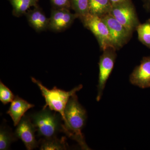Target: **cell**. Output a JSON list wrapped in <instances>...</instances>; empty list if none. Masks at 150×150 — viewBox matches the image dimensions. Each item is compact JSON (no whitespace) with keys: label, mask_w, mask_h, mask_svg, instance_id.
Listing matches in <instances>:
<instances>
[{"label":"cell","mask_w":150,"mask_h":150,"mask_svg":"<svg viewBox=\"0 0 150 150\" xmlns=\"http://www.w3.org/2000/svg\"><path fill=\"white\" fill-rule=\"evenodd\" d=\"M110 14L132 33L140 23L131 0L112 5Z\"/></svg>","instance_id":"obj_5"},{"label":"cell","mask_w":150,"mask_h":150,"mask_svg":"<svg viewBox=\"0 0 150 150\" xmlns=\"http://www.w3.org/2000/svg\"><path fill=\"white\" fill-rule=\"evenodd\" d=\"M34 106V105L30 103L18 96H16L12 102H11L10 107L7 113L9 115L12 119L14 126H16L25 112Z\"/></svg>","instance_id":"obj_12"},{"label":"cell","mask_w":150,"mask_h":150,"mask_svg":"<svg viewBox=\"0 0 150 150\" xmlns=\"http://www.w3.org/2000/svg\"><path fill=\"white\" fill-rule=\"evenodd\" d=\"M130 1V0H110V2L112 4V5L116 4H120L127 1Z\"/></svg>","instance_id":"obj_22"},{"label":"cell","mask_w":150,"mask_h":150,"mask_svg":"<svg viewBox=\"0 0 150 150\" xmlns=\"http://www.w3.org/2000/svg\"><path fill=\"white\" fill-rule=\"evenodd\" d=\"M39 137L43 138L57 137L63 132V119L59 113L46 108L30 115Z\"/></svg>","instance_id":"obj_2"},{"label":"cell","mask_w":150,"mask_h":150,"mask_svg":"<svg viewBox=\"0 0 150 150\" xmlns=\"http://www.w3.org/2000/svg\"><path fill=\"white\" fill-rule=\"evenodd\" d=\"M52 8L71 9V0H50Z\"/></svg>","instance_id":"obj_20"},{"label":"cell","mask_w":150,"mask_h":150,"mask_svg":"<svg viewBox=\"0 0 150 150\" xmlns=\"http://www.w3.org/2000/svg\"><path fill=\"white\" fill-rule=\"evenodd\" d=\"M79 18L84 26L96 37L102 51L109 47H113L108 27L101 18L88 13Z\"/></svg>","instance_id":"obj_4"},{"label":"cell","mask_w":150,"mask_h":150,"mask_svg":"<svg viewBox=\"0 0 150 150\" xmlns=\"http://www.w3.org/2000/svg\"><path fill=\"white\" fill-rule=\"evenodd\" d=\"M15 96L6 85L1 81L0 82V100L3 104L6 105L12 102Z\"/></svg>","instance_id":"obj_19"},{"label":"cell","mask_w":150,"mask_h":150,"mask_svg":"<svg viewBox=\"0 0 150 150\" xmlns=\"http://www.w3.org/2000/svg\"><path fill=\"white\" fill-rule=\"evenodd\" d=\"M131 84L142 88L150 87V56L143 57L139 66L135 67L130 75Z\"/></svg>","instance_id":"obj_10"},{"label":"cell","mask_w":150,"mask_h":150,"mask_svg":"<svg viewBox=\"0 0 150 150\" xmlns=\"http://www.w3.org/2000/svg\"><path fill=\"white\" fill-rule=\"evenodd\" d=\"M13 7V15L19 17L25 15L30 8L38 6L39 0H8Z\"/></svg>","instance_id":"obj_15"},{"label":"cell","mask_w":150,"mask_h":150,"mask_svg":"<svg viewBox=\"0 0 150 150\" xmlns=\"http://www.w3.org/2000/svg\"><path fill=\"white\" fill-rule=\"evenodd\" d=\"M116 50L113 47H108L103 51V53L100 58L98 95L96 97L98 101H99L101 99L106 82L113 70L117 56Z\"/></svg>","instance_id":"obj_6"},{"label":"cell","mask_w":150,"mask_h":150,"mask_svg":"<svg viewBox=\"0 0 150 150\" xmlns=\"http://www.w3.org/2000/svg\"><path fill=\"white\" fill-rule=\"evenodd\" d=\"M136 30L138 33L139 40L150 48V18L143 24L140 23Z\"/></svg>","instance_id":"obj_17"},{"label":"cell","mask_w":150,"mask_h":150,"mask_svg":"<svg viewBox=\"0 0 150 150\" xmlns=\"http://www.w3.org/2000/svg\"><path fill=\"white\" fill-rule=\"evenodd\" d=\"M31 80L39 87L45 100L46 104L43 109L48 108L50 110L59 113L64 121L65 109L67 103L71 96L82 88V85H79L70 91H67L58 88L56 86L52 89H48L43 85L40 81L35 78L31 77Z\"/></svg>","instance_id":"obj_3"},{"label":"cell","mask_w":150,"mask_h":150,"mask_svg":"<svg viewBox=\"0 0 150 150\" xmlns=\"http://www.w3.org/2000/svg\"><path fill=\"white\" fill-rule=\"evenodd\" d=\"M71 9L79 18L89 13V0H71Z\"/></svg>","instance_id":"obj_18"},{"label":"cell","mask_w":150,"mask_h":150,"mask_svg":"<svg viewBox=\"0 0 150 150\" xmlns=\"http://www.w3.org/2000/svg\"><path fill=\"white\" fill-rule=\"evenodd\" d=\"M39 145L40 150H64L69 148L65 137L61 139L57 137L41 139L39 141Z\"/></svg>","instance_id":"obj_13"},{"label":"cell","mask_w":150,"mask_h":150,"mask_svg":"<svg viewBox=\"0 0 150 150\" xmlns=\"http://www.w3.org/2000/svg\"><path fill=\"white\" fill-rule=\"evenodd\" d=\"M35 132L30 115H24L17 126L14 134L17 139L22 141L28 150H32L39 146V142L35 139Z\"/></svg>","instance_id":"obj_8"},{"label":"cell","mask_w":150,"mask_h":150,"mask_svg":"<svg viewBox=\"0 0 150 150\" xmlns=\"http://www.w3.org/2000/svg\"><path fill=\"white\" fill-rule=\"evenodd\" d=\"M144 3V8L147 11L150 12V0H142Z\"/></svg>","instance_id":"obj_21"},{"label":"cell","mask_w":150,"mask_h":150,"mask_svg":"<svg viewBox=\"0 0 150 150\" xmlns=\"http://www.w3.org/2000/svg\"><path fill=\"white\" fill-rule=\"evenodd\" d=\"M63 133L77 142L83 150H90L82 131L87 119L86 111L78 100L76 94L70 97L64 111Z\"/></svg>","instance_id":"obj_1"},{"label":"cell","mask_w":150,"mask_h":150,"mask_svg":"<svg viewBox=\"0 0 150 150\" xmlns=\"http://www.w3.org/2000/svg\"><path fill=\"white\" fill-rule=\"evenodd\" d=\"M66 8H54L51 10L49 18L48 29L55 32H61L69 28L75 19L79 18L76 13Z\"/></svg>","instance_id":"obj_9"},{"label":"cell","mask_w":150,"mask_h":150,"mask_svg":"<svg viewBox=\"0 0 150 150\" xmlns=\"http://www.w3.org/2000/svg\"><path fill=\"white\" fill-rule=\"evenodd\" d=\"M17 138L14 133H13L10 128L6 126H1L0 129V150H6L9 149L13 142Z\"/></svg>","instance_id":"obj_16"},{"label":"cell","mask_w":150,"mask_h":150,"mask_svg":"<svg viewBox=\"0 0 150 150\" xmlns=\"http://www.w3.org/2000/svg\"><path fill=\"white\" fill-rule=\"evenodd\" d=\"M102 18L109 29L112 46L116 50H119L130 40L132 33L118 22L110 14Z\"/></svg>","instance_id":"obj_7"},{"label":"cell","mask_w":150,"mask_h":150,"mask_svg":"<svg viewBox=\"0 0 150 150\" xmlns=\"http://www.w3.org/2000/svg\"><path fill=\"white\" fill-rule=\"evenodd\" d=\"M112 6L110 0H89V13L102 18L110 14Z\"/></svg>","instance_id":"obj_14"},{"label":"cell","mask_w":150,"mask_h":150,"mask_svg":"<svg viewBox=\"0 0 150 150\" xmlns=\"http://www.w3.org/2000/svg\"><path fill=\"white\" fill-rule=\"evenodd\" d=\"M25 15L30 25L37 32L48 29L49 18L46 16L39 6L28 11Z\"/></svg>","instance_id":"obj_11"}]
</instances>
